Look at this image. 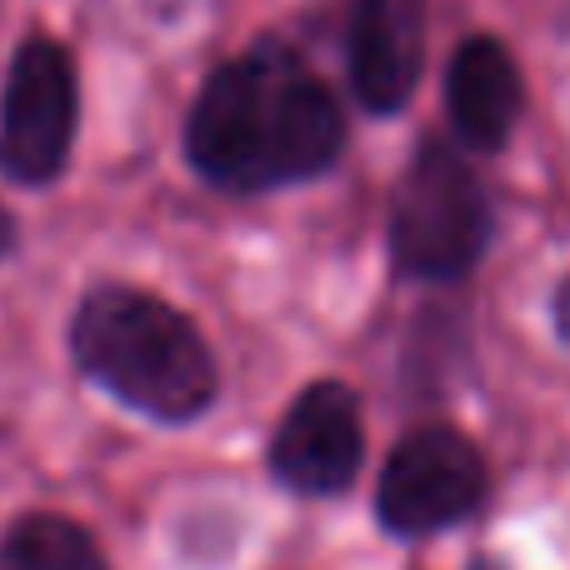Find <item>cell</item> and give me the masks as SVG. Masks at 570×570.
Segmentation results:
<instances>
[{
    "label": "cell",
    "instance_id": "2",
    "mask_svg": "<svg viewBox=\"0 0 570 570\" xmlns=\"http://www.w3.org/2000/svg\"><path fill=\"white\" fill-rule=\"evenodd\" d=\"M76 365L150 421H196L216 401V361L200 331L160 295L100 285L70 321Z\"/></svg>",
    "mask_w": 570,
    "mask_h": 570
},
{
    "label": "cell",
    "instance_id": "5",
    "mask_svg": "<svg viewBox=\"0 0 570 570\" xmlns=\"http://www.w3.org/2000/svg\"><path fill=\"white\" fill-rule=\"evenodd\" d=\"M76 140V70L56 40L20 46L0 110V170L20 186H46L66 170Z\"/></svg>",
    "mask_w": 570,
    "mask_h": 570
},
{
    "label": "cell",
    "instance_id": "1",
    "mask_svg": "<svg viewBox=\"0 0 570 570\" xmlns=\"http://www.w3.org/2000/svg\"><path fill=\"white\" fill-rule=\"evenodd\" d=\"M345 120L301 56L266 40L226 60L196 96L186 156L210 186L256 196L335 166Z\"/></svg>",
    "mask_w": 570,
    "mask_h": 570
},
{
    "label": "cell",
    "instance_id": "11",
    "mask_svg": "<svg viewBox=\"0 0 570 570\" xmlns=\"http://www.w3.org/2000/svg\"><path fill=\"white\" fill-rule=\"evenodd\" d=\"M10 246H16V220H10V210L0 206V256H6Z\"/></svg>",
    "mask_w": 570,
    "mask_h": 570
},
{
    "label": "cell",
    "instance_id": "10",
    "mask_svg": "<svg viewBox=\"0 0 570 570\" xmlns=\"http://www.w3.org/2000/svg\"><path fill=\"white\" fill-rule=\"evenodd\" d=\"M556 331H561V341L570 345V281L561 285V295H556Z\"/></svg>",
    "mask_w": 570,
    "mask_h": 570
},
{
    "label": "cell",
    "instance_id": "7",
    "mask_svg": "<svg viewBox=\"0 0 570 570\" xmlns=\"http://www.w3.org/2000/svg\"><path fill=\"white\" fill-rule=\"evenodd\" d=\"M425 66V0H351V80L375 116L415 96Z\"/></svg>",
    "mask_w": 570,
    "mask_h": 570
},
{
    "label": "cell",
    "instance_id": "9",
    "mask_svg": "<svg viewBox=\"0 0 570 570\" xmlns=\"http://www.w3.org/2000/svg\"><path fill=\"white\" fill-rule=\"evenodd\" d=\"M0 570H106V556L66 515H26L0 535Z\"/></svg>",
    "mask_w": 570,
    "mask_h": 570
},
{
    "label": "cell",
    "instance_id": "4",
    "mask_svg": "<svg viewBox=\"0 0 570 570\" xmlns=\"http://www.w3.org/2000/svg\"><path fill=\"white\" fill-rule=\"evenodd\" d=\"M485 495V461L461 431L425 425L391 451L375 491V515L395 535H431L465 521Z\"/></svg>",
    "mask_w": 570,
    "mask_h": 570
},
{
    "label": "cell",
    "instance_id": "8",
    "mask_svg": "<svg viewBox=\"0 0 570 570\" xmlns=\"http://www.w3.org/2000/svg\"><path fill=\"white\" fill-rule=\"evenodd\" d=\"M521 70H515L511 50L491 36H471L451 56L445 70V110L471 150H501L511 140L515 120H521Z\"/></svg>",
    "mask_w": 570,
    "mask_h": 570
},
{
    "label": "cell",
    "instance_id": "3",
    "mask_svg": "<svg viewBox=\"0 0 570 570\" xmlns=\"http://www.w3.org/2000/svg\"><path fill=\"white\" fill-rule=\"evenodd\" d=\"M485 240H491V206L475 170L451 146L425 140L395 196V266L415 281H455L481 261Z\"/></svg>",
    "mask_w": 570,
    "mask_h": 570
},
{
    "label": "cell",
    "instance_id": "6",
    "mask_svg": "<svg viewBox=\"0 0 570 570\" xmlns=\"http://www.w3.org/2000/svg\"><path fill=\"white\" fill-rule=\"evenodd\" d=\"M365 455L361 411L355 395L335 381H321L295 395L276 441H271V471L301 495H335L355 481Z\"/></svg>",
    "mask_w": 570,
    "mask_h": 570
}]
</instances>
